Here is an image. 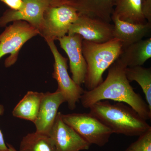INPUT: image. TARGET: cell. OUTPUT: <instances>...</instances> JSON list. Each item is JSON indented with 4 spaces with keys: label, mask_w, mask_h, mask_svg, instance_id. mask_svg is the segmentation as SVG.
Instances as JSON below:
<instances>
[{
    "label": "cell",
    "mask_w": 151,
    "mask_h": 151,
    "mask_svg": "<svg viewBox=\"0 0 151 151\" xmlns=\"http://www.w3.org/2000/svg\"><path fill=\"white\" fill-rule=\"evenodd\" d=\"M127 66L118 58L108 68L105 81L91 90H84L80 98L81 105L88 109L102 100H112L129 105L146 120L151 119V109L130 84L125 73Z\"/></svg>",
    "instance_id": "6da1fadb"
},
{
    "label": "cell",
    "mask_w": 151,
    "mask_h": 151,
    "mask_svg": "<svg viewBox=\"0 0 151 151\" xmlns=\"http://www.w3.org/2000/svg\"><path fill=\"white\" fill-rule=\"evenodd\" d=\"M89 113L113 132L125 136H139L151 128L132 107L121 102L112 104L108 100L97 102L89 108Z\"/></svg>",
    "instance_id": "7a4b0ae2"
},
{
    "label": "cell",
    "mask_w": 151,
    "mask_h": 151,
    "mask_svg": "<svg viewBox=\"0 0 151 151\" xmlns=\"http://www.w3.org/2000/svg\"><path fill=\"white\" fill-rule=\"evenodd\" d=\"M82 51L87 66L84 84L89 91L103 82V73L119 58L122 45L116 38L103 43L83 40Z\"/></svg>",
    "instance_id": "3957f363"
},
{
    "label": "cell",
    "mask_w": 151,
    "mask_h": 151,
    "mask_svg": "<svg viewBox=\"0 0 151 151\" xmlns=\"http://www.w3.org/2000/svg\"><path fill=\"white\" fill-rule=\"evenodd\" d=\"M63 122L91 145L102 147L109 142L113 132L90 113L61 114Z\"/></svg>",
    "instance_id": "277c9868"
},
{
    "label": "cell",
    "mask_w": 151,
    "mask_h": 151,
    "mask_svg": "<svg viewBox=\"0 0 151 151\" xmlns=\"http://www.w3.org/2000/svg\"><path fill=\"white\" fill-rule=\"evenodd\" d=\"M40 35V32L27 22L17 21L6 28L0 34V58L10 54L5 61V66L8 68L14 65L22 47L32 38Z\"/></svg>",
    "instance_id": "5b68a950"
},
{
    "label": "cell",
    "mask_w": 151,
    "mask_h": 151,
    "mask_svg": "<svg viewBox=\"0 0 151 151\" xmlns=\"http://www.w3.org/2000/svg\"><path fill=\"white\" fill-rule=\"evenodd\" d=\"M80 14L71 6H49L44 15L43 27L40 35L46 42L58 40L66 35Z\"/></svg>",
    "instance_id": "8992f818"
},
{
    "label": "cell",
    "mask_w": 151,
    "mask_h": 151,
    "mask_svg": "<svg viewBox=\"0 0 151 151\" xmlns=\"http://www.w3.org/2000/svg\"><path fill=\"white\" fill-rule=\"evenodd\" d=\"M47 42L54 57V70L52 76L57 82V90L63 94L69 109L73 110L76 108V103L80 100L84 90L70 77L68 71V59L60 53L54 41Z\"/></svg>",
    "instance_id": "52a82bcc"
},
{
    "label": "cell",
    "mask_w": 151,
    "mask_h": 151,
    "mask_svg": "<svg viewBox=\"0 0 151 151\" xmlns=\"http://www.w3.org/2000/svg\"><path fill=\"white\" fill-rule=\"evenodd\" d=\"M113 24L102 20L80 14L70 26L68 35L78 34L83 40L103 43L113 38Z\"/></svg>",
    "instance_id": "ba28073f"
},
{
    "label": "cell",
    "mask_w": 151,
    "mask_h": 151,
    "mask_svg": "<svg viewBox=\"0 0 151 151\" xmlns=\"http://www.w3.org/2000/svg\"><path fill=\"white\" fill-rule=\"evenodd\" d=\"M24 5L19 10H7L0 17V27H5L10 22H27L39 31L40 34L43 27L44 15L50 6L48 0H23Z\"/></svg>",
    "instance_id": "9c48e42d"
},
{
    "label": "cell",
    "mask_w": 151,
    "mask_h": 151,
    "mask_svg": "<svg viewBox=\"0 0 151 151\" xmlns=\"http://www.w3.org/2000/svg\"><path fill=\"white\" fill-rule=\"evenodd\" d=\"M62 113L58 112L49 134L57 151H80L88 150L90 145L73 128L63 120Z\"/></svg>",
    "instance_id": "30bf717a"
},
{
    "label": "cell",
    "mask_w": 151,
    "mask_h": 151,
    "mask_svg": "<svg viewBox=\"0 0 151 151\" xmlns=\"http://www.w3.org/2000/svg\"><path fill=\"white\" fill-rule=\"evenodd\" d=\"M83 40V38L78 34L66 35L58 40L60 47L68 56L72 79L80 86L84 84L87 69L82 53Z\"/></svg>",
    "instance_id": "8fae6325"
},
{
    "label": "cell",
    "mask_w": 151,
    "mask_h": 151,
    "mask_svg": "<svg viewBox=\"0 0 151 151\" xmlns=\"http://www.w3.org/2000/svg\"><path fill=\"white\" fill-rule=\"evenodd\" d=\"M64 102L66 101L63 94L58 90L43 93L37 118L34 123L36 132L49 136L60 106Z\"/></svg>",
    "instance_id": "7c38bea8"
},
{
    "label": "cell",
    "mask_w": 151,
    "mask_h": 151,
    "mask_svg": "<svg viewBox=\"0 0 151 151\" xmlns=\"http://www.w3.org/2000/svg\"><path fill=\"white\" fill-rule=\"evenodd\" d=\"M113 24V38L121 42L122 50L132 44L142 40L150 32L151 24L147 22L144 24H135L121 20L112 16Z\"/></svg>",
    "instance_id": "4fadbf2b"
},
{
    "label": "cell",
    "mask_w": 151,
    "mask_h": 151,
    "mask_svg": "<svg viewBox=\"0 0 151 151\" xmlns=\"http://www.w3.org/2000/svg\"><path fill=\"white\" fill-rule=\"evenodd\" d=\"M117 0H67L65 4L73 7L81 14L107 22L111 17Z\"/></svg>",
    "instance_id": "5bb4252c"
},
{
    "label": "cell",
    "mask_w": 151,
    "mask_h": 151,
    "mask_svg": "<svg viewBox=\"0 0 151 151\" xmlns=\"http://www.w3.org/2000/svg\"><path fill=\"white\" fill-rule=\"evenodd\" d=\"M151 58V38L142 40L122 50L119 58L127 67L142 66Z\"/></svg>",
    "instance_id": "9a60e30c"
},
{
    "label": "cell",
    "mask_w": 151,
    "mask_h": 151,
    "mask_svg": "<svg viewBox=\"0 0 151 151\" xmlns=\"http://www.w3.org/2000/svg\"><path fill=\"white\" fill-rule=\"evenodd\" d=\"M142 0H117L112 15L135 24L147 22L142 9Z\"/></svg>",
    "instance_id": "2e32d148"
},
{
    "label": "cell",
    "mask_w": 151,
    "mask_h": 151,
    "mask_svg": "<svg viewBox=\"0 0 151 151\" xmlns=\"http://www.w3.org/2000/svg\"><path fill=\"white\" fill-rule=\"evenodd\" d=\"M43 93L28 91L14 108V117L34 123L36 120Z\"/></svg>",
    "instance_id": "e0dca14e"
},
{
    "label": "cell",
    "mask_w": 151,
    "mask_h": 151,
    "mask_svg": "<svg viewBox=\"0 0 151 151\" xmlns=\"http://www.w3.org/2000/svg\"><path fill=\"white\" fill-rule=\"evenodd\" d=\"M125 73L129 82L135 81L140 86L147 103L151 109V68L135 66L127 67Z\"/></svg>",
    "instance_id": "ac0fdd59"
},
{
    "label": "cell",
    "mask_w": 151,
    "mask_h": 151,
    "mask_svg": "<svg viewBox=\"0 0 151 151\" xmlns=\"http://www.w3.org/2000/svg\"><path fill=\"white\" fill-rule=\"evenodd\" d=\"M19 151H57L53 141L48 135L35 132L22 139Z\"/></svg>",
    "instance_id": "d6986e66"
},
{
    "label": "cell",
    "mask_w": 151,
    "mask_h": 151,
    "mask_svg": "<svg viewBox=\"0 0 151 151\" xmlns=\"http://www.w3.org/2000/svg\"><path fill=\"white\" fill-rule=\"evenodd\" d=\"M125 151H151V128L139 136Z\"/></svg>",
    "instance_id": "ffe728a7"
},
{
    "label": "cell",
    "mask_w": 151,
    "mask_h": 151,
    "mask_svg": "<svg viewBox=\"0 0 151 151\" xmlns=\"http://www.w3.org/2000/svg\"><path fill=\"white\" fill-rule=\"evenodd\" d=\"M142 9L144 17L151 24V0H142Z\"/></svg>",
    "instance_id": "44dd1931"
},
{
    "label": "cell",
    "mask_w": 151,
    "mask_h": 151,
    "mask_svg": "<svg viewBox=\"0 0 151 151\" xmlns=\"http://www.w3.org/2000/svg\"><path fill=\"white\" fill-rule=\"evenodd\" d=\"M13 10H19L22 8L24 3L23 0H0Z\"/></svg>",
    "instance_id": "7402d4cb"
},
{
    "label": "cell",
    "mask_w": 151,
    "mask_h": 151,
    "mask_svg": "<svg viewBox=\"0 0 151 151\" xmlns=\"http://www.w3.org/2000/svg\"><path fill=\"white\" fill-rule=\"evenodd\" d=\"M4 111L5 109L4 105L0 104V116H2ZM7 148L8 147L5 142L2 132L0 129V151L6 150Z\"/></svg>",
    "instance_id": "603a6c76"
},
{
    "label": "cell",
    "mask_w": 151,
    "mask_h": 151,
    "mask_svg": "<svg viewBox=\"0 0 151 151\" xmlns=\"http://www.w3.org/2000/svg\"><path fill=\"white\" fill-rule=\"evenodd\" d=\"M50 6H58L65 4L67 0H48Z\"/></svg>",
    "instance_id": "cb8c5ba5"
},
{
    "label": "cell",
    "mask_w": 151,
    "mask_h": 151,
    "mask_svg": "<svg viewBox=\"0 0 151 151\" xmlns=\"http://www.w3.org/2000/svg\"><path fill=\"white\" fill-rule=\"evenodd\" d=\"M6 145L8 147L7 149L1 151H18L16 150V149L12 145H10L8 143L6 144Z\"/></svg>",
    "instance_id": "d4e9b609"
}]
</instances>
